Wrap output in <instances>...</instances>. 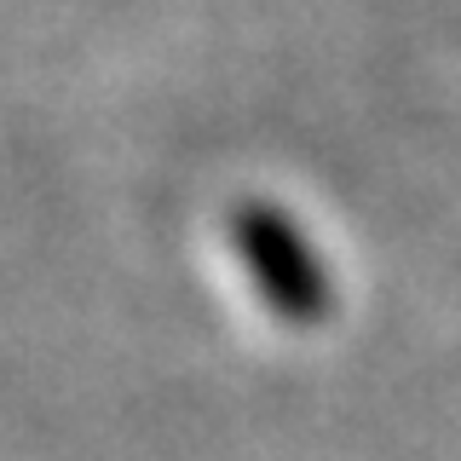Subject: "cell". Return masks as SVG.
Instances as JSON below:
<instances>
[{
	"instance_id": "6da1fadb",
	"label": "cell",
	"mask_w": 461,
	"mask_h": 461,
	"mask_svg": "<svg viewBox=\"0 0 461 461\" xmlns=\"http://www.w3.org/2000/svg\"><path fill=\"white\" fill-rule=\"evenodd\" d=\"M230 242H237L242 266L254 277V294L266 300L283 323L306 329L335 306V288H329V266L312 254V242L300 237V225L288 220L271 202H242L237 220H230Z\"/></svg>"
}]
</instances>
